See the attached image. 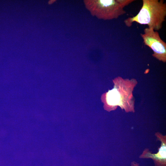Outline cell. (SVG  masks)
<instances>
[{
  "label": "cell",
  "mask_w": 166,
  "mask_h": 166,
  "mask_svg": "<svg viewBox=\"0 0 166 166\" xmlns=\"http://www.w3.org/2000/svg\"><path fill=\"white\" fill-rule=\"evenodd\" d=\"M144 34L140 36L144 44L149 47L153 52L152 56L164 62L166 61V43L160 38L158 31L152 28H145Z\"/></svg>",
  "instance_id": "obj_3"
},
{
  "label": "cell",
  "mask_w": 166,
  "mask_h": 166,
  "mask_svg": "<svg viewBox=\"0 0 166 166\" xmlns=\"http://www.w3.org/2000/svg\"><path fill=\"white\" fill-rule=\"evenodd\" d=\"M157 140L160 142V146L157 153H153L148 148H145L139 156L141 159H151L155 166H166V135L157 132L155 133Z\"/></svg>",
  "instance_id": "obj_4"
},
{
  "label": "cell",
  "mask_w": 166,
  "mask_h": 166,
  "mask_svg": "<svg viewBox=\"0 0 166 166\" xmlns=\"http://www.w3.org/2000/svg\"><path fill=\"white\" fill-rule=\"evenodd\" d=\"M166 16V3L163 0H142V5L135 16L125 19L124 23L128 27L135 22L147 25L148 28L157 31L160 30Z\"/></svg>",
  "instance_id": "obj_1"
},
{
  "label": "cell",
  "mask_w": 166,
  "mask_h": 166,
  "mask_svg": "<svg viewBox=\"0 0 166 166\" xmlns=\"http://www.w3.org/2000/svg\"><path fill=\"white\" fill-rule=\"evenodd\" d=\"M135 0H86L84 2L91 14L104 20L117 19L126 14L124 8Z\"/></svg>",
  "instance_id": "obj_2"
},
{
  "label": "cell",
  "mask_w": 166,
  "mask_h": 166,
  "mask_svg": "<svg viewBox=\"0 0 166 166\" xmlns=\"http://www.w3.org/2000/svg\"><path fill=\"white\" fill-rule=\"evenodd\" d=\"M121 100V94L117 89L114 88L109 90L105 95V109L109 111L115 110L117 106H119L127 112L126 108Z\"/></svg>",
  "instance_id": "obj_5"
},
{
  "label": "cell",
  "mask_w": 166,
  "mask_h": 166,
  "mask_svg": "<svg viewBox=\"0 0 166 166\" xmlns=\"http://www.w3.org/2000/svg\"><path fill=\"white\" fill-rule=\"evenodd\" d=\"M131 166H140V164L135 161H133L131 162Z\"/></svg>",
  "instance_id": "obj_6"
}]
</instances>
